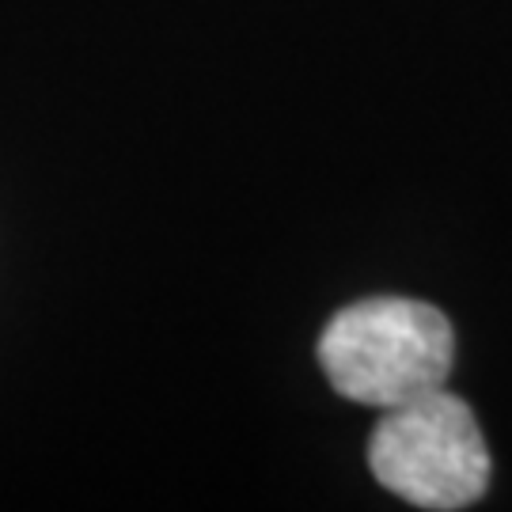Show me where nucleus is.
I'll list each match as a JSON object with an SVG mask.
<instances>
[{
	"instance_id": "2",
	"label": "nucleus",
	"mask_w": 512,
	"mask_h": 512,
	"mask_svg": "<svg viewBox=\"0 0 512 512\" xmlns=\"http://www.w3.org/2000/svg\"><path fill=\"white\" fill-rule=\"evenodd\" d=\"M368 463L391 494L418 509H467L486 494L490 452L471 406L444 387L384 410Z\"/></svg>"
},
{
	"instance_id": "1",
	"label": "nucleus",
	"mask_w": 512,
	"mask_h": 512,
	"mask_svg": "<svg viewBox=\"0 0 512 512\" xmlns=\"http://www.w3.org/2000/svg\"><path fill=\"white\" fill-rule=\"evenodd\" d=\"M456 334L433 304L376 296L338 311L319 338V365L338 395L365 406H403L444 387Z\"/></svg>"
}]
</instances>
